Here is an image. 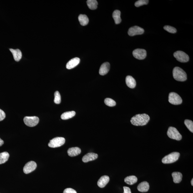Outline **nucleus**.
<instances>
[{"label": "nucleus", "mask_w": 193, "mask_h": 193, "mask_svg": "<svg viewBox=\"0 0 193 193\" xmlns=\"http://www.w3.org/2000/svg\"><path fill=\"white\" fill-rule=\"evenodd\" d=\"M150 120V117L146 114H138L131 118V124L136 126H143L147 124Z\"/></svg>", "instance_id": "f257e3e1"}, {"label": "nucleus", "mask_w": 193, "mask_h": 193, "mask_svg": "<svg viewBox=\"0 0 193 193\" xmlns=\"http://www.w3.org/2000/svg\"><path fill=\"white\" fill-rule=\"evenodd\" d=\"M173 76L174 79L178 81H184L187 80V74L180 67H174L173 71Z\"/></svg>", "instance_id": "f03ea898"}, {"label": "nucleus", "mask_w": 193, "mask_h": 193, "mask_svg": "<svg viewBox=\"0 0 193 193\" xmlns=\"http://www.w3.org/2000/svg\"><path fill=\"white\" fill-rule=\"evenodd\" d=\"M180 156V154L178 152H173L166 156L162 159V162L164 164H169L178 160Z\"/></svg>", "instance_id": "7ed1b4c3"}, {"label": "nucleus", "mask_w": 193, "mask_h": 193, "mask_svg": "<svg viewBox=\"0 0 193 193\" xmlns=\"http://www.w3.org/2000/svg\"><path fill=\"white\" fill-rule=\"evenodd\" d=\"M167 134L170 139L180 141L182 139V136L176 128L170 127L168 129Z\"/></svg>", "instance_id": "20e7f679"}, {"label": "nucleus", "mask_w": 193, "mask_h": 193, "mask_svg": "<svg viewBox=\"0 0 193 193\" xmlns=\"http://www.w3.org/2000/svg\"><path fill=\"white\" fill-rule=\"evenodd\" d=\"M65 142V139L64 138L57 137L54 138L50 141L48 146L51 148H56L61 147Z\"/></svg>", "instance_id": "39448f33"}, {"label": "nucleus", "mask_w": 193, "mask_h": 193, "mask_svg": "<svg viewBox=\"0 0 193 193\" xmlns=\"http://www.w3.org/2000/svg\"><path fill=\"white\" fill-rule=\"evenodd\" d=\"M169 101L171 104L179 105L182 104V100L179 94L176 93L171 92L169 94Z\"/></svg>", "instance_id": "423d86ee"}, {"label": "nucleus", "mask_w": 193, "mask_h": 193, "mask_svg": "<svg viewBox=\"0 0 193 193\" xmlns=\"http://www.w3.org/2000/svg\"><path fill=\"white\" fill-rule=\"evenodd\" d=\"M174 56L176 59L180 62H187L189 60V56L182 51H176L174 53Z\"/></svg>", "instance_id": "0eeeda50"}, {"label": "nucleus", "mask_w": 193, "mask_h": 193, "mask_svg": "<svg viewBox=\"0 0 193 193\" xmlns=\"http://www.w3.org/2000/svg\"><path fill=\"white\" fill-rule=\"evenodd\" d=\"M24 122L25 124L29 127H34L39 123V119L36 116H33V117L26 116L24 118Z\"/></svg>", "instance_id": "6e6552de"}, {"label": "nucleus", "mask_w": 193, "mask_h": 193, "mask_svg": "<svg viewBox=\"0 0 193 193\" xmlns=\"http://www.w3.org/2000/svg\"><path fill=\"white\" fill-rule=\"evenodd\" d=\"M133 56L136 59L142 60L145 59L147 56V52L145 50L142 49H137L133 51Z\"/></svg>", "instance_id": "1a4fd4ad"}, {"label": "nucleus", "mask_w": 193, "mask_h": 193, "mask_svg": "<svg viewBox=\"0 0 193 193\" xmlns=\"http://www.w3.org/2000/svg\"><path fill=\"white\" fill-rule=\"evenodd\" d=\"M144 32L143 28L137 26H134L129 28L128 31V34L130 36H134L137 35L142 34Z\"/></svg>", "instance_id": "9d476101"}, {"label": "nucleus", "mask_w": 193, "mask_h": 193, "mask_svg": "<svg viewBox=\"0 0 193 193\" xmlns=\"http://www.w3.org/2000/svg\"><path fill=\"white\" fill-rule=\"evenodd\" d=\"M37 166L36 163L31 161L26 163L23 168V172L26 174H28L35 170Z\"/></svg>", "instance_id": "9b49d317"}, {"label": "nucleus", "mask_w": 193, "mask_h": 193, "mask_svg": "<svg viewBox=\"0 0 193 193\" xmlns=\"http://www.w3.org/2000/svg\"><path fill=\"white\" fill-rule=\"evenodd\" d=\"M98 157L97 154L94 153H89L83 157L82 160L83 162L86 163L89 161L95 160Z\"/></svg>", "instance_id": "f8f14e48"}, {"label": "nucleus", "mask_w": 193, "mask_h": 193, "mask_svg": "<svg viewBox=\"0 0 193 193\" xmlns=\"http://www.w3.org/2000/svg\"><path fill=\"white\" fill-rule=\"evenodd\" d=\"M80 59L79 58H74L70 60L66 64V68L67 69H70L76 67L79 64Z\"/></svg>", "instance_id": "ddd939ff"}, {"label": "nucleus", "mask_w": 193, "mask_h": 193, "mask_svg": "<svg viewBox=\"0 0 193 193\" xmlns=\"http://www.w3.org/2000/svg\"><path fill=\"white\" fill-rule=\"evenodd\" d=\"M110 65L109 62L104 63L101 66L99 70V74L101 75L104 76L107 74L109 72Z\"/></svg>", "instance_id": "4468645a"}, {"label": "nucleus", "mask_w": 193, "mask_h": 193, "mask_svg": "<svg viewBox=\"0 0 193 193\" xmlns=\"http://www.w3.org/2000/svg\"><path fill=\"white\" fill-rule=\"evenodd\" d=\"M109 178L107 176H104L100 178L97 182V184L99 187L102 188L107 185L109 182Z\"/></svg>", "instance_id": "2eb2a0df"}, {"label": "nucleus", "mask_w": 193, "mask_h": 193, "mask_svg": "<svg viewBox=\"0 0 193 193\" xmlns=\"http://www.w3.org/2000/svg\"><path fill=\"white\" fill-rule=\"evenodd\" d=\"M126 82L128 87L131 89H134L136 85V81L132 76H126Z\"/></svg>", "instance_id": "dca6fc26"}, {"label": "nucleus", "mask_w": 193, "mask_h": 193, "mask_svg": "<svg viewBox=\"0 0 193 193\" xmlns=\"http://www.w3.org/2000/svg\"><path fill=\"white\" fill-rule=\"evenodd\" d=\"M81 149L78 147L69 148L67 151L68 154L71 157H74L79 155L81 154Z\"/></svg>", "instance_id": "f3484780"}, {"label": "nucleus", "mask_w": 193, "mask_h": 193, "mask_svg": "<svg viewBox=\"0 0 193 193\" xmlns=\"http://www.w3.org/2000/svg\"><path fill=\"white\" fill-rule=\"evenodd\" d=\"M9 50L12 53L15 61H19L20 60L22 57V53L19 49H10Z\"/></svg>", "instance_id": "a211bd4d"}, {"label": "nucleus", "mask_w": 193, "mask_h": 193, "mask_svg": "<svg viewBox=\"0 0 193 193\" xmlns=\"http://www.w3.org/2000/svg\"><path fill=\"white\" fill-rule=\"evenodd\" d=\"M149 183L146 181L142 182L137 187L138 190L140 192H147L149 191Z\"/></svg>", "instance_id": "6ab92c4d"}, {"label": "nucleus", "mask_w": 193, "mask_h": 193, "mask_svg": "<svg viewBox=\"0 0 193 193\" xmlns=\"http://www.w3.org/2000/svg\"><path fill=\"white\" fill-rule=\"evenodd\" d=\"M121 11L118 10L114 11L113 13V18L114 20L115 23L116 24H119L122 21L121 18Z\"/></svg>", "instance_id": "aec40b11"}, {"label": "nucleus", "mask_w": 193, "mask_h": 193, "mask_svg": "<svg viewBox=\"0 0 193 193\" xmlns=\"http://www.w3.org/2000/svg\"><path fill=\"white\" fill-rule=\"evenodd\" d=\"M172 175L173 181L174 183H180L182 180V174L180 172H175L172 173Z\"/></svg>", "instance_id": "412c9836"}, {"label": "nucleus", "mask_w": 193, "mask_h": 193, "mask_svg": "<svg viewBox=\"0 0 193 193\" xmlns=\"http://www.w3.org/2000/svg\"><path fill=\"white\" fill-rule=\"evenodd\" d=\"M138 179L137 177L134 176H128L124 179V182L129 185H132L137 182Z\"/></svg>", "instance_id": "4be33fe9"}, {"label": "nucleus", "mask_w": 193, "mask_h": 193, "mask_svg": "<svg viewBox=\"0 0 193 193\" xmlns=\"http://www.w3.org/2000/svg\"><path fill=\"white\" fill-rule=\"evenodd\" d=\"M79 20L80 23L82 26H86L89 22V18L86 15H79Z\"/></svg>", "instance_id": "5701e85b"}, {"label": "nucleus", "mask_w": 193, "mask_h": 193, "mask_svg": "<svg viewBox=\"0 0 193 193\" xmlns=\"http://www.w3.org/2000/svg\"><path fill=\"white\" fill-rule=\"evenodd\" d=\"M75 114L76 112L74 111L66 112L61 115V118L63 120L68 119L74 117Z\"/></svg>", "instance_id": "b1692460"}, {"label": "nucleus", "mask_w": 193, "mask_h": 193, "mask_svg": "<svg viewBox=\"0 0 193 193\" xmlns=\"http://www.w3.org/2000/svg\"><path fill=\"white\" fill-rule=\"evenodd\" d=\"M9 154L6 152L0 153V164H4L8 160Z\"/></svg>", "instance_id": "393cba45"}, {"label": "nucleus", "mask_w": 193, "mask_h": 193, "mask_svg": "<svg viewBox=\"0 0 193 193\" xmlns=\"http://www.w3.org/2000/svg\"><path fill=\"white\" fill-rule=\"evenodd\" d=\"M86 3L90 9L95 10L97 8L98 3L96 0H88Z\"/></svg>", "instance_id": "a878e982"}, {"label": "nucleus", "mask_w": 193, "mask_h": 193, "mask_svg": "<svg viewBox=\"0 0 193 193\" xmlns=\"http://www.w3.org/2000/svg\"><path fill=\"white\" fill-rule=\"evenodd\" d=\"M184 124L186 127L191 132H193V122L192 121L189 119H186Z\"/></svg>", "instance_id": "bb28decb"}, {"label": "nucleus", "mask_w": 193, "mask_h": 193, "mask_svg": "<svg viewBox=\"0 0 193 193\" xmlns=\"http://www.w3.org/2000/svg\"><path fill=\"white\" fill-rule=\"evenodd\" d=\"M104 102L105 104L109 107H114L116 105L115 101L110 98H106L105 99Z\"/></svg>", "instance_id": "cd10ccee"}, {"label": "nucleus", "mask_w": 193, "mask_h": 193, "mask_svg": "<svg viewBox=\"0 0 193 193\" xmlns=\"http://www.w3.org/2000/svg\"><path fill=\"white\" fill-rule=\"evenodd\" d=\"M54 102L56 104H59L61 102V96L59 91H56L54 93Z\"/></svg>", "instance_id": "c85d7f7f"}, {"label": "nucleus", "mask_w": 193, "mask_h": 193, "mask_svg": "<svg viewBox=\"0 0 193 193\" xmlns=\"http://www.w3.org/2000/svg\"><path fill=\"white\" fill-rule=\"evenodd\" d=\"M149 2V1L148 0H139L136 1L134 5L136 7H138L144 5H147Z\"/></svg>", "instance_id": "c756f323"}, {"label": "nucleus", "mask_w": 193, "mask_h": 193, "mask_svg": "<svg viewBox=\"0 0 193 193\" xmlns=\"http://www.w3.org/2000/svg\"><path fill=\"white\" fill-rule=\"evenodd\" d=\"M164 28L165 30L170 33H175L177 32V29L172 26H164Z\"/></svg>", "instance_id": "7c9ffc66"}, {"label": "nucleus", "mask_w": 193, "mask_h": 193, "mask_svg": "<svg viewBox=\"0 0 193 193\" xmlns=\"http://www.w3.org/2000/svg\"><path fill=\"white\" fill-rule=\"evenodd\" d=\"M63 193H77L76 190L71 188H67L64 189Z\"/></svg>", "instance_id": "2f4dec72"}, {"label": "nucleus", "mask_w": 193, "mask_h": 193, "mask_svg": "<svg viewBox=\"0 0 193 193\" xmlns=\"http://www.w3.org/2000/svg\"><path fill=\"white\" fill-rule=\"evenodd\" d=\"M5 117V113L2 110L0 109V121H3Z\"/></svg>", "instance_id": "473e14b6"}, {"label": "nucleus", "mask_w": 193, "mask_h": 193, "mask_svg": "<svg viewBox=\"0 0 193 193\" xmlns=\"http://www.w3.org/2000/svg\"><path fill=\"white\" fill-rule=\"evenodd\" d=\"M124 193H131V189L129 187L124 186Z\"/></svg>", "instance_id": "72a5a7b5"}, {"label": "nucleus", "mask_w": 193, "mask_h": 193, "mask_svg": "<svg viewBox=\"0 0 193 193\" xmlns=\"http://www.w3.org/2000/svg\"><path fill=\"white\" fill-rule=\"evenodd\" d=\"M4 141L0 138V147L2 145L4 144Z\"/></svg>", "instance_id": "f704fd0d"}, {"label": "nucleus", "mask_w": 193, "mask_h": 193, "mask_svg": "<svg viewBox=\"0 0 193 193\" xmlns=\"http://www.w3.org/2000/svg\"><path fill=\"white\" fill-rule=\"evenodd\" d=\"M191 184L192 186H193V179H192V180L191 181Z\"/></svg>", "instance_id": "c9c22d12"}]
</instances>
